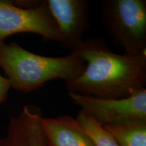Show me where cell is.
I'll return each mask as SVG.
<instances>
[{"mask_svg":"<svg viewBox=\"0 0 146 146\" xmlns=\"http://www.w3.org/2000/svg\"><path fill=\"white\" fill-rule=\"evenodd\" d=\"M40 108L26 105L17 116L10 118L6 135L0 146H49L41 125Z\"/></svg>","mask_w":146,"mask_h":146,"instance_id":"cell-7","label":"cell"},{"mask_svg":"<svg viewBox=\"0 0 146 146\" xmlns=\"http://www.w3.org/2000/svg\"><path fill=\"white\" fill-rule=\"evenodd\" d=\"M61 35L60 45L70 51L83 41L90 27L87 0H45Z\"/></svg>","mask_w":146,"mask_h":146,"instance_id":"cell-6","label":"cell"},{"mask_svg":"<svg viewBox=\"0 0 146 146\" xmlns=\"http://www.w3.org/2000/svg\"><path fill=\"white\" fill-rule=\"evenodd\" d=\"M75 119L91 137L96 146H119L104 128L81 111Z\"/></svg>","mask_w":146,"mask_h":146,"instance_id":"cell-10","label":"cell"},{"mask_svg":"<svg viewBox=\"0 0 146 146\" xmlns=\"http://www.w3.org/2000/svg\"><path fill=\"white\" fill-rule=\"evenodd\" d=\"M81 112L104 126L131 118H146V89L136 91L123 99H102L69 93Z\"/></svg>","mask_w":146,"mask_h":146,"instance_id":"cell-5","label":"cell"},{"mask_svg":"<svg viewBox=\"0 0 146 146\" xmlns=\"http://www.w3.org/2000/svg\"><path fill=\"white\" fill-rule=\"evenodd\" d=\"M83 58L86 66L66 81L68 93L102 99H123L145 89L146 54H118L100 37L83 39L70 51Z\"/></svg>","mask_w":146,"mask_h":146,"instance_id":"cell-1","label":"cell"},{"mask_svg":"<svg viewBox=\"0 0 146 146\" xmlns=\"http://www.w3.org/2000/svg\"><path fill=\"white\" fill-rule=\"evenodd\" d=\"M10 88V82L7 78L0 74V104L8 98V91Z\"/></svg>","mask_w":146,"mask_h":146,"instance_id":"cell-11","label":"cell"},{"mask_svg":"<svg viewBox=\"0 0 146 146\" xmlns=\"http://www.w3.org/2000/svg\"><path fill=\"white\" fill-rule=\"evenodd\" d=\"M102 127L119 146H146V118H128Z\"/></svg>","mask_w":146,"mask_h":146,"instance_id":"cell-9","label":"cell"},{"mask_svg":"<svg viewBox=\"0 0 146 146\" xmlns=\"http://www.w3.org/2000/svg\"><path fill=\"white\" fill-rule=\"evenodd\" d=\"M21 33L37 34L44 41H52L60 45L61 35L51 16L45 0L38 6L23 8L10 0H0V42Z\"/></svg>","mask_w":146,"mask_h":146,"instance_id":"cell-4","label":"cell"},{"mask_svg":"<svg viewBox=\"0 0 146 146\" xmlns=\"http://www.w3.org/2000/svg\"><path fill=\"white\" fill-rule=\"evenodd\" d=\"M102 21L116 45L129 56L146 54L145 0H105Z\"/></svg>","mask_w":146,"mask_h":146,"instance_id":"cell-3","label":"cell"},{"mask_svg":"<svg viewBox=\"0 0 146 146\" xmlns=\"http://www.w3.org/2000/svg\"><path fill=\"white\" fill-rule=\"evenodd\" d=\"M41 125L49 146H96L91 137L70 116H43Z\"/></svg>","mask_w":146,"mask_h":146,"instance_id":"cell-8","label":"cell"},{"mask_svg":"<svg viewBox=\"0 0 146 146\" xmlns=\"http://www.w3.org/2000/svg\"><path fill=\"white\" fill-rule=\"evenodd\" d=\"M86 62L75 53L63 57H49L34 54L15 42H0V67L11 88L30 93L47 82L74 79L83 72Z\"/></svg>","mask_w":146,"mask_h":146,"instance_id":"cell-2","label":"cell"}]
</instances>
